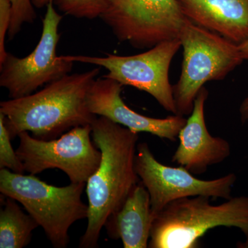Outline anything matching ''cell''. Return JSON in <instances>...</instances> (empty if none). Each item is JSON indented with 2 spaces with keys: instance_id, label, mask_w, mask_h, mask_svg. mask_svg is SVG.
<instances>
[{
  "instance_id": "1",
  "label": "cell",
  "mask_w": 248,
  "mask_h": 248,
  "mask_svg": "<svg viewBox=\"0 0 248 248\" xmlns=\"http://www.w3.org/2000/svg\"><path fill=\"white\" fill-rule=\"evenodd\" d=\"M94 145L101 161L86 183L89 215L79 248L98 246L102 228L108 217L118 211L140 182L135 170L139 135L107 117H96L91 124Z\"/></svg>"
},
{
  "instance_id": "2",
  "label": "cell",
  "mask_w": 248,
  "mask_h": 248,
  "mask_svg": "<svg viewBox=\"0 0 248 248\" xmlns=\"http://www.w3.org/2000/svg\"><path fill=\"white\" fill-rule=\"evenodd\" d=\"M100 68L66 75L25 97L0 103V115L11 139L22 132L51 140L72 128L91 125L97 116L90 111L88 94Z\"/></svg>"
},
{
  "instance_id": "3",
  "label": "cell",
  "mask_w": 248,
  "mask_h": 248,
  "mask_svg": "<svg viewBox=\"0 0 248 248\" xmlns=\"http://www.w3.org/2000/svg\"><path fill=\"white\" fill-rule=\"evenodd\" d=\"M210 199L196 196L168 204L155 217L148 248H199L201 238L220 226L238 228L248 237V197H232L217 205Z\"/></svg>"
},
{
  "instance_id": "4",
  "label": "cell",
  "mask_w": 248,
  "mask_h": 248,
  "mask_svg": "<svg viewBox=\"0 0 248 248\" xmlns=\"http://www.w3.org/2000/svg\"><path fill=\"white\" fill-rule=\"evenodd\" d=\"M85 187L84 183H71L64 187H57L33 174L26 175L0 169L1 195L22 204L56 248H66L72 225L88 218L89 205L81 200Z\"/></svg>"
},
{
  "instance_id": "5",
  "label": "cell",
  "mask_w": 248,
  "mask_h": 248,
  "mask_svg": "<svg viewBox=\"0 0 248 248\" xmlns=\"http://www.w3.org/2000/svg\"><path fill=\"white\" fill-rule=\"evenodd\" d=\"M179 39L182 72L173 94L177 115H190L197 94L208 81L224 79L244 61L239 46L186 18Z\"/></svg>"
},
{
  "instance_id": "6",
  "label": "cell",
  "mask_w": 248,
  "mask_h": 248,
  "mask_svg": "<svg viewBox=\"0 0 248 248\" xmlns=\"http://www.w3.org/2000/svg\"><path fill=\"white\" fill-rule=\"evenodd\" d=\"M181 47L182 45L178 38L164 41L144 53L128 56L107 53L105 57H62L73 63H89L106 68L108 73L104 78L115 80L123 86H133L148 93L163 108L177 115L169 71L173 58Z\"/></svg>"
},
{
  "instance_id": "7",
  "label": "cell",
  "mask_w": 248,
  "mask_h": 248,
  "mask_svg": "<svg viewBox=\"0 0 248 248\" xmlns=\"http://www.w3.org/2000/svg\"><path fill=\"white\" fill-rule=\"evenodd\" d=\"M16 153L25 172L39 174L46 170L59 169L71 183L86 184L101 161V151L91 141V125L72 128L54 140L34 138L29 132L18 135Z\"/></svg>"
},
{
  "instance_id": "8",
  "label": "cell",
  "mask_w": 248,
  "mask_h": 248,
  "mask_svg": "<svg viewBox=\"0 0 248 248\" xmlns=\"http://www.w3.org/2000/svg\"><path fill=\"white\" fill-rule=\"evenodd\" d=\"M99 18L120 42L149 49L179 38L186 17L177 0H110Z\"/></svg>"
},
{
  "instance_id": "9",
  "label": "cell",
  "mask_w": 248,
  "mask_h": 248,
  "mask_svg": "<svg viewBox=\"0 0 248 248\" xmlns=\"http://www.w3.org/2000/svg\"><path fill=\"white\" fill-rule=\"evenodd\" d=\"M63 16L54 6H46L40 42L31 53L19 58L8 53L0 63V86L7 90L9 97L16 99L32 94L41 86L71 73L73 62L56 54L60 41L59 26Z\"/></svg>"
},
{
  "instance_id": "10",
  "label": "cell",
  "mask_w": 248,
  "mask_h": 248,
  "mask_svg": "<svg viewBox=\"0 0 248 248\" xmlns=\"http://www.w3.org/2000/svg\"><path fill=\"white\" fill-rule=\"evenodd\" d=\"M135 170L149 192L155 217L170 202L185 197L202 195L230 200L236 181L234 173L216 179L203 180L195 177L183 166H166L156 159L146 142L138 145Z\"/></svg>"
},
{
  "instance_id": "11",
  "label": "cell",
  "mask_w": 248,
  "mask_h": 248,
  "mask_svg": "<svg viewBox=\"0 0 248 248\" xmlns=\"http://www.w3.org/2000/svg\"><path fill=\"white\" fill-rule=\"evenodd\" d=\"M122 87L115 80L104 77L94 80L87 97L90 111L135 133H151L163 140L177 141L186 124L184 116L173 114L166 118H154L138 113L124 103L121 96Z\"/></svg>"
},
{
  "instance_id": "12",
  "label": "cell",
  "mask_w": 248,
  "mask_h": 248,
  "mask_svg": "<svg viewBox=\"0 0 248 248\" xmlns=\"http://www.w3.org/2000/svg\"><path fill=\"white\" fill-rule=\"evenodd\" d=\"M208 91L204 86L197 94L193 110L179 132V144L172 162L183 166L194 175H200L210 166L221 164L229 157V142L209 133L205 120V104Z\"/></svg>"
},
{
  "instance_id": "13",
  "label": "cell",
  "mask_w": 248,
  "mask_h": 248,
  "mask_svg": "<svg viewBox=\"0 0 248 248\" xmlns=\"http://www.w3.org/2000/svg\"><path fill=\"white\" fill-rule=\"evenodd\" d=\"M191 22L236 45L248 37V0H177Z\"/></svg>"
},
{
  "instance_id": "14",
  "label": "cell",
  "mask_w": 248,
  "mask_h": 248,
  "mask_svg": "<svg viewBox=\"0 0 248 248\" xmlns=\"http://www.w3.org/2000/svg\"><path fill=\"white\" fill-rule=\"evenodd\" d=\"M155 218L149 192L139 182L122 208L108 217L104 227L109 237L120 239L124 248H146Z\"/></svg>"
},
{
  "instance_id": "15",
  "label": "cell",
  "mask_w": 248,
  "mask_h": 248,
  "mask_svg": "<svg viewBox=\"0 0 248 248\" xmlns=\"http://www.w3.org/2000/svg\"><path fill=\"white\" fill-rule=\"evenodd\" d=\"M17 201L6 197L0 212V248H22L30 244L32 232L38 223L18 205Z\"/></svg>"
},
{
  "instance_id": "16",
  "label": "cell",
  "mask_w": 248,
  "mask_h": 248,
  "mask_svg": "<svg viewBox=\"0 0 248 248\" xmlns=\"http://www.w3.org/2000/svg\"><path fill=\"white\" fill-rule=\"evenodd\" d=\"M110 0H54L60 11L78 19H94L100 17Z\"/></svg>"
},
{
  "instance_id": "17",
  "label": "cell",
  "mask_w": 248,
  "mask_h": 248,
  "mask_svg": "<svg viewBox=\"0 0 248 248\" xmlns=\"http://www.w3.org/2000/svg\"><path fill=\"white\" fill-rule=\"evenodd\" d=\"M9 131L2 116L0 115V169H6L16 173H24V166L13 149Z\"/></svg>"
},
{
  "instance_id": "18",
  "label": "cell",
  "mask_w": 248,
  "mask_h": 248,
  "mask_svg": "<svg viewBox=\"0 0 248 248\" xmlns=\"http://www.w3.org/2000/svg\"><path fill=\"white\" fill-rule=\"evenodd\" d=\"M12 5L11 21L8 35L13 40L19 33L24 24L32 23L37 18L35 7L31 0H10Z\"/></svg>"
},
{
  "instance_id": "19",
  "label": "cell",
  "mask_w": 248,
  "mask_h": 248,
  "mask_svg": "<svg viewBox=\"0 0 248 248\" xmlns=\"http://www.w3.org/2000/svg\"><path fill=\"white\" fill-rule=\"evenodd\" d=\"M11 1L0 0V63L4 61L8 54L5 48V40L11 24Z\"/></svg>"
},
{
  "instance_id": "20",
  "label": "cell",
  "mask_w": 248,
  "mask_h": 248,
  "mask_svg": "<svg viewBox=\"0 0 248 248\" xmlns=\"http://www.w3.org/2000/svg\"><path fill=\"white\" fill-rule=\"evenodd\" d=\"M239 115L243 124L248 122V96L245 98L240 105Z\"/></svg>"
},
{
  "instance_id": "21",
  "label": "cell",
  "mask_w": 248,
  "mask_h": 248,
  "mask_svg": "<svg viewBox=\"0 0 248 248\" xmlns=\"http://www.w3.org/2000/svg\"><path fill=\"white\" fill-rule=\"evenodd\" d=\"M240 52L244 60H248V37L242 43L238 45Z\"/></svg>"
},
{
  "instance_id": "22",
  "label": "cell",
  "mask_w": 248,
  "mask_h": 248,
  "mask_svg": "<svg viewBox=\"0 0 248 248\" xmlns=\"http://www.w3.org/2000/svg\"><path fill=\"white\" fill-rule=\"evenodd\" d=\"M34 7L37 9H42L45 7L50 2H52L54 0H31Z\"/></svg>"
},
{
  "instance_id": "23",
  "label": "cell",
  "mask_w": 248,
  "mask_h": 248,
  "mask_svg": "<svg viewBox=\"0 0 248 248\" xmlns=\"http://www.w3.org/2000/svg\"><path fill=\"white\" fill-rule=\"evenodd\" d=\"M237 247L239 248H248V236L246 237V240L245 242H241L238 244Z\"/></svg>"
}]
</instances>
